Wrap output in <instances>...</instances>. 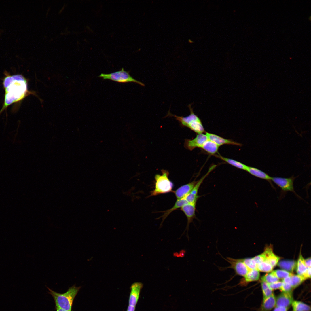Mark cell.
<instances>
[{"label":"cell","instance_id":"6da1fadb","mask_svg":"<svg viewBox=\"0 0 311 311\" xmlns=\"http://www.w3.org/2000/svg\"><path fill=\"white\" fill-rule=\"evenodd\" d=\"M3 85L5 97L0 113L9 105L23 99L29 92L27 81L21 75H7L3 79Z\"/></svg>","mask_w":311,"mask_h":311},{"label":"cell","instance_id":"7a4b0ae2","mask_svg":"<svg viewBox=\"0 0 311 311\" xmlns=\"http://www.w3.org/2000/svg\"><path fill=\"white\" fill-rule=\"evenodd\" d=\"M48 293L53 297L55 301L56 308L66 311H71L73 303L77 293L81 288L75 285L69 288L67 291L63 293H59L47 287Z\"/></svg>","mask_w":311,"mask_h":311},{"label":"cell","instance_id":"3957f363","mask_svg":"<svg viewBox=\"0 0 311 311\" xmlns=\"http://www.w3.org/2000/svg\"><path fill=\"white\" fill-rule=\"evenodd\" d=\"M191 105H188L190 111V115L186 117L177 116L171 114L169 111L167 116L174 117L178 121L183 127H187L198 134L205 132L204 128L200 119L194 113Z\"/></svg>","mask_w":311,"mask_h":311},{"label":"cell","instance_id":"277c9868","mask_svg":"<svg viewBox=\"0 0 311 311\" xmlns=\"http://www.w3.org/2000/svg\"><path fill=\"white\" fill-rule=\"evenodd\" d=\"M161 171L162 175L157 174L155 176V188L150 192L149 196L167 193L172 191L173 184L168 178V171L164 169Z\"/></svg>","mask_w":311,"mask_h":311},{"label":"cell","instance_id":"5b68a950","mask_svg":"<svg viewBox=\"0 0 311 311\" xmlns=\"http://www.w3.org/2000/svg\"><path fill=\"white\" fill-rule=\"evenodd\" d=\"M98 77L102 78L103 79L111 80L119 83L132 82L137 83L142 86H145L143 83L132 77L130 75L129 72L124 70L123 68L119 71L110 73H101Z\"/></svg>","mask_w":311,"mask_h":311},{"label":"cell","instance_id":"8992f818","mask_svg":"<svg viewBox=\"0 0 311 311\" xmlns=\"http://www.w3.org/2000/svg\"><path fill=\"white\" fill-rule=\"evenodd\" d=\"M295 177L292 176L289 178L278 177H271V181L280 187L281 191L286 193L288 191L293 192L297 197H300L295 193L293 187V182Z\"/></svg>","mask_w":311,"mask_h":311},{"label":"cell","instance_id":"52a82bcc","mask_svg":"<svg viewBox=\"0 0 311 311\" xmlns=\"http://www.w3.org/2000/svg\"><path fill=\"white\" fill-rule=\"evenodd\" d=\"M225 260L230 265L227 268L233 269L236 275L244 277L251 270L244 264L242 259L227 257Z\"/></svg>","mask_w":311,"mask_h":311},{"label":"cell","instance_id":"ba28073f","mask_svg":"<svg viewBox=\"0 0 311 311\" xmlns=\"http://www.w3.org/2000/svg\"><path fill=\"white\" fill-rule=\"evenodd\" d=\"M208 139L206 134L203 133L198 134L196 137L192 139H185L184 147L187 149L191 151L196 148H202L204 144Z\"/></svg>","mask_w":311,"mask_h":311},{"label":"cell","instance_id":"9c48e42d","mask_svg":"<svg viewBox=\"0 0 311 311\" xmlns=\"http://www.w3.org/2000/svg\"><path fill=\"white\" fill-rule=\"evenodd\" d=\"M214 167L212 166L210 168L208 172L199 180L197 181L191 192L185 198L188 203L196 204V202L199 197V196L198 194L199 187L204 179L213 169Z\"/></svg>","mask_w":311,"mask_h":311},{"label":"cell","instance_id":"30bf717a","mask_svg":"<svg viewBox=\"0 0 311 311\" xmlns=\"http://www.w3.org/2000/svg\"><path fill=\"white\" fill-rule=\"evenodd\" d=\"M143 284L140 282H135L131 285L129 297V305L136 307L139 298Z\"/></svg>","mask_w":311,"mask_h":311},{"label":"cell","instance_id":"8fae6325","mask_svg":"<svg viewBox=\"0 0 311 311\" xmlns=\"http://www.w3.org/2000/svg\"><path fill=\"white\" fill-rule=\"evenodd\" d=\"M196 204L188 203L184 205L180 208L181 210L184 213L187 219V221L186 229L187 230V236L188 239L189 238L188 236L187 233L189 224L193 221L194 219L196 217Z\"/></svg>","mask_w":311,"mask_h":311},{"label":"cell","instance_id":"7c38bea8","mask_svg":"<svg viewBox=\"0 0 311 311\" xmlns=\"http://www.w3.org/2000/svg\"><path fill=\"white\" fill-rule=\"evenodd\" d=\"M197 181L195 180L183 185L173 191L177 199L185 198L191 192Z\"/></svg>","mask_w":311,"mask_h":311},{"label":"cell","instance_id":"4fadbf2b","mask_svg":"<svg viewBox=\"0 0 311 311\" xmlns=\"http://www.w3.org/2000/svg\"><path fill=\"white\" fill-rule=\"evenodd\" d=\"M205 134L209 140L214 142L219 146L224 144L233 145L239 146L242 145L240 143L231 140L225 139L215 134L208 132H206Z\"/></svg>","mask_w":311,"mask_h":311},{"label":"cell","instance_id":"5bb4252c","mask_svg":"<svg viewBox=\"0 0 311 311\" xmlns=\"http://www.w3.org/2000/svg\"><path fill=\"white\" fill-rule=\"evenodd\" d=\"M293 301L292 293L283 292L276 299V307L288 308Z\"/></svg>","mask_w":311,"mask_h":311},{"label":"cell","instance_id":"9a60e30c","mask_svg":"<svg viewBox=\"0 0 311 311\" xmlns=\"http://www.w3.org/2000/svg\"><path fill=\"white\" fill-rule=\"evenodd\" d=\"M263 253L265 257V262L269 263L273 267L277 264L280 259L273 253L272 246L266 247Z\"/></svg>","mask_w":311,"mask_h":311},{"label":"cell","instance_id":"2e32d148","mask_svg":"<svg viewBox=\"0 0 311 311\" xmlns=\"http://www.w3.org/2000/svg\"><path fill=\"white\" fill-rule=\"evenodd\" d=\"M259 276V271L255 269L251 270L240 280L238 285L241 286L246 285L249 282L258 280Z\"/></svg>","mask_w":311,"mask_h":311},{"label":"cell","instance_id":"e0dca14e","mask_svg":"<svg viewBox=\"0 0 311 311\" xmlns=\"http://www.w3.org/2000/svg\"><path fill=\"white\" fill-rule=\"evenodd\" d=\"M246 171L255 177L267 181L274 188L271 182L272 177L267 173L256 168L248 166Z\"/></svg>","mask_w":311,"mask_h":311},{"label":"cell","instance_id":"ac0fdd59","mask_svg":"<svg viewBox=\"0 0 311 311\" xmlns=\"http://www.w3.org/2000/svg\"><path fill=\"white\" fill-rule=\"evenodd\" d=\"M188 203L185 198L177 199L173 206L171 208L163 211V214L158 218H162V221L160 226L166 217L174 211L181 208L184 205Z\"/></svg>","mask_w":311,"mask_h":311},{"label":"cell","instance_id":"d6986e66","mask_svg":"<svg viewBox=\"0 0 311 311\" xmlns=\"http://www.w3.org/2000/svg\"><path fill=\"white\" fill-rule=\"evenodd\" d=\"M276 304V298L273 293L267 298L263 299L261 307L262 311H270Z\"/></svg>","mask_w":311,"mask_h":311},{"label":"cell","instance_id":"ffe728a7","mask_svg":"<svg viewBox=\"0 0 311 311\" xmlns=\"http://www.w3.org/2000/svg\"><path fill=\"white\" fill-rule=\"evenodd\" d=\"M219 147L216 143L208 139L204 144L202 149L210 154L214 155L217 152Z\"/></svg>","mask_w":311,"mask_h":311},{"label":"cell","instance_id":"44dd1931","mask_svg":"<svg viewBox=\"0 0 311 311\" xmlns=\"http://www.w3.org/2000/svg\"><path fill=\"white\" fill-rule=\"evenodd\" d=\"M297 263L293 261L282 260L278 264V266L288 272H293L296 267Z\"/></svg>","mask_w":311,"mask_h":311},{"label":"cell","instance_id":"7402d4cb","mask_svg":"<svg viewBox=\"0 0 311 311\" xmlns=\"http://www.w3.org/2000/svg\"><path fill=\"white\" fill-rule=\"evenodd\" d=\"M215 156L238 168L246 171V170L248 166L240 162L231 159L223 157L219 154L215 155Z\"/></svg>","mask_w":311,"mask_h":311},{"label":"cell","instance_id":"603a6c76","mask_svg":"<svg viewBox=\"0 0 311 311\" xmlns=\"http://www.w3.org/2000/svg\"><path fill=\"white\" fill-rule=\"evenodd\" d=\"M297 272L298 275L303 276L306 272L307 267L304 262V259L300 254L297 263Z\"/></svg>","mask_w":311,"mask_h":311},{"label":"cell","instance_id":"cb8c5ba5","mask_svg":"<svg viewBox=\"0 0 311 311\" xmlns=\"http://www.w3.org/2000/svg\"><path fill=\"white\" fill-rule=\"evenodd\" d=\"M293 311H310V307L304 303L299 301H293L292 303Z\"/></svg>","mask_w":311,"mask_h":311},{"label":"cell","instance_id":"d4e9b609","mask_svg":"<svg viewBox=\"0 0 311 311\" xmlns=\"http://www.w3.org/2000/svg\"><path fill=\"white\" fill-rule=\"evenodd\" d=\"M291 286L293 289L295 288L300 285L306 279L303 276L299 275H293L291 276Z\"/></svg>","mask_w":311,"mask_h":311},{"label":"cell","instance_id":"484cf974","mask_svg":"<svg viewBox=\"0 0 311 311\" xmlns=\"http://www.w3.org/2000/svg\"><path fill=\"white\" fill-rule=\"evenodd\" d=\"M278 279H283L288 276H291L293 274L290 272L284 270H273L271 273Z\"/></svg>","mask_w":311,"mask_h":311},{"label":"cell","instance_id":"4316f807","mask_svg":"<svg viewBox=\"0 0 311 311\" xmlns=\"http://www.w3.org/2000/svg\"><path fill=\"white\" fill-rule=\"evenodd\" d=\"M273 267L266 262H263L257 264V270L259 271L269 272L272 271Z\"/></svg>","mask_w":311,"mask_h":311},{"label":"cell","instance_id":"83f0119b","mask_svg":"<svg viewBox=\"0 0 311 311\" xmlns=\"http://www.w3.org/2000/svg\"><path fill=\"white\" fill-rule=\"evenodd\" d=\"M261 286L263 295V299L269 297L273 294L272 290L269 287L267 283L262 281Z\"/></svg>","mask_w":311,"mask_h":311},{"label":"cell","instance_id":"f1b7e54d","mask_svg":"<svg viewBox=\"0 0 311 311\" xmlns=\"http://www.w3.org/2000/svg\"><path fill=\"white\" fill-rule=\"evenodd\" d=\"M262 281L268 284H270L278 281L279 279L276 277L271 273L267 274L261 278Z\"/></svg>","mask_w":311,"mask_h":311},{"label":"cell","instance_id":"f546056e","mask_svg":"<svg viewBox=\"0 0 311 311\" xmlns=\"http://www.w3.org/2000/svg\"><path fill=\"white\" fill-rule=\"evenodd\" d=\"M242 260L249 269L257 270V264L253 258H246L242 259Z\"/></svg>","mask_w":311,"mask_h":311},{"label":"cell","instance_id":"4dcf8cb0","mask_svg":"<svg viewBox=\"0 0 311 311\" xmlns=\"http://www.w3.org/2000/svg\"><path fill=\"white\" fill-rule=\"evenodd\" d=\"M293 289L291 285L283 282V285L280 289L283 292L292 293Z\"/></svg>","mask_w":311,"mask_h":311},{"label":"cell","instance_id":"1f68e13d","mask_svg":"<svg viewBox=\"0 0 311 311\" xmlns=\"http://www.w3.org/2000/svg\"><path fill=\"white\" fill-rule=\"evenodd\" d=\"M268 284L269 287L272 290L277 289H279L282 286L283 282L280 281H277L270 284Z\"/></svg>","mask_w":311,"mask_h":311},{"label":"cell","instance_id":"d6a6232c","mask_svg":"<svg viewBox=\"0 0 311 311\" xmlns=\"http://www.w3.org/2000/svg\"><path fill=\"white\" fill-rule=\"evenodd\" d=\"M257 264L261 262L265 261V257L263 253L253 258Z\"/></svg>","mask_w":311,"mask_h":311},{"label":"cell","instance_id":"836d02e7","mask_svg":"<svg viewBox=\"0 0 311 311\" xmlns=\"http://www.w3.org/2000/svg\"><path fill=\"white\" fill-rule=\"evenodd\" d=\"M303 276L306 279L310 278L311 277V267H307V270Z\"/></svg>","mask_w":311,"mask_h":311},{"label":"cell","instance_id":"e575fe53","mask_svg":"<svg viewBox=\"0 0 311 311\" xmlns=\"http://www.w3.org/2000/svg\"><path fill=\"white\" fill-rule=\"evenodd\" d=\"M291 276L287 277L283 279L282 282L291 285Z\"/></svg>","mask_w":311,"mask_h":311},{"label":"cell","instance_id":"d590c367","mask_svg":"<svg viewBox=\"0 0 311 311\" xmlns=\"http://www.w3.org/2000/svg\"><path fill=\"white\" fill-rule=\"evenodd\" d=\"M288 308L283 307H276L274 311H287Z\"/></svg>","mask_w":311,"mask_h":311},{"label":"cell","instance_id":"8d00e7d4","mask_svg":"<svg viewBox=\"0 0 311 311\" xmlns=\"http://www.w3.org/2000/svg\"><path fill=\"white\" fill-rule=\"evenodd\" d=\"M304 262L307 267H311V258L310 257L304 260Z\"/></svg>","mask_w":311,"mask_h":311},{"label":"cell","instance_id":"74e56055","mask_svg":"<svg viewBox=\"0 0 311 311\" xmlns=\"http://www.w3.org/2000/svg\"><path fill=\"white\" fill-rule=\"evenodd\" d=\"M136 307L129 305L126 311H135Z\"/></svg>","mask_w":311,"mask_h":311},{"label":"cell","instance_id":"f35d334b","mask_svg":"<svg viewBox=\"0 0 311 311\" xmlns=\"http://www.w3.org/2000/svg\"><path fill=\"white\" fill-rule=\"evenodd\" d=\"M56 308V311H66L59 308Z\"/></svg>","mask_w":311,"mask_h":311}]
</instances>
